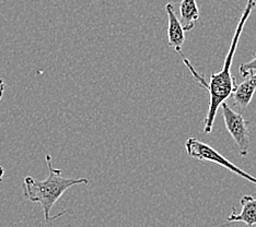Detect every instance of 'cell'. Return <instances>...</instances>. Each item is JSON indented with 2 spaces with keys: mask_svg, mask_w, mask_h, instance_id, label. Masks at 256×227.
<instances>
[{
  "mask_svg": "<svg viewBox=\"0 0 256 227\" xmlns=\"http://www.w3.org/2000/svg\"><path fill=\"white\" fill-rule=\"evenodd\" d=\"M254 72H256V54L254 55V58L252 60L244 62L240 66V73L243 78H246L250 74Z\"/></svg>",
  "mask_w": 256,
  "mask_h": 227,
  "instance_id": "obj_9",
  "label": "cell"
},
{
  "mask_svg": "<svg viewBox=\"0 0 256 227\" xmlns=\"http://www.w3.org/2000/svg\"><path fill=\"white\" fill-rule=\"evenodd\" d=\"M185 151L186 154L192 157V159L198 160L202 162L214 163V164H217L221 167H224L226 170L230 171L231 173H234L238 175V176H240L256 185V178L254 176L241 170L240 167L234 165V163H231L229 160H226L224 155H221L216 150L212 149L210 145L200 141L198 139L190 137L186 140Z\"/></svg>",
  "mask_w": 256,
  "mask_h": 227,
  "instance_id": "obj_3",
  "label": "cell"
},
{
  "mask_svg": "<svg viewBox=\"0 0 256 227\" xmlns=\"http://www.w3.org/2000/svg\"><path fill=\"white\" fill-rule=\"evenodd\" d=\"M256 91V72L251 73L242 83L236 85V90L232 93L234 104L241 108H246Z\"/></svg>",
  "mask_w": 256,
  "mask_h": 227,
  "instance_id": "obj_7",
  "label": "cell"
},
{
  "mask_svg": "<svg viewBox=\"0 0 256 227\" xmlns=\"http://www.w3.org/2000/svg\"><path fill=\"white\" fill-rule=\"evenodd\" d=\"M6 90V83L4 82L2 79H0V101L2 100V96H4V93Z\"/></svg>",
  "mask_w": 256,
  "mask_h": 227,
  "instance_id": "obj_10",
  "label": "cell"
},
{
  "mask_svg": "<svg viewBox=\"0 0 256 227\" xmlns=\"http://www.w3.org/2000/svg\"><path fill=\"white\" fill-rule=\"evenodd\" d=\"M220 107L221 112H222L226 128L232 139L234 140L238 150V154L242 157L248 156L250 148L248 122L244 119L241 114L236 113L226 102L221 104Z\"/></svg>",
  "mask_w": 256,
  "mask_h": 227,
  "instance_id": "obj_4",
  "label": "cell"
},
{
  "mask_svg": "<svg viewBox=\"0 0 256 227\" xmlns=\"http://www.w3.org/2000/svg\"><path fill=\"white\" fill-rule=\"evenodd\" d=\"M4 167L0 166V184L2 183V179H4Z\"/></svg>",
  "mask_w": 256,
  "mask_h": 227,
  "instance_id": "obj_11",
  "label": "cell"
},
{
  "mask_svg": "<svg viewBox=\"0 0 256 227\" xmlns=\"http://www.w3.org/2000/svg\"><path fill=\"white\" fill-rule=\"evenodd\" d=\"M241 212L236 213V209H232V213L228 217V222H242L248 227L256 225V198L252 196H243L240 200Z\"/></svg>",
  "mask_w": 256,
  "mask_h": 227,
  "instance_id": "obj_6",
  "label": "cell"
},
{
  "mask_svg": "<svg viewBox=\"0 0 256 227\" xmlns=\"http://www.w3.org/2000/svg\"><path fill=\"white\" fill-rule=\"evenodd\" d=\"M180 16L184 31H192L195 26V22L200 19V9L197 7L196 0H182L180 3Z\"/></svg>",
  "mask_w": 256,
  "mask_h": 227,
  "instance_id": "obj_8",
  "label": "cell"
},
{
  "mask_svg": "<svg viewBox=\"0 0 256 227\" xmlns=\"http://www.w3.org/2000/svg\"><path fill=\"white\" fill-rule=\"evenodd\" d=\"M255 4V0H248L246 9L243 11L240 21H238L236 25L234 37H232V43L230 45L228 54L226 56L222 69L218 73H212L210 75V79H209V83H207L206 90L209 92V107L205 118V128H204V131H205L206 135H209L212 130L214 122V119H216L220 105L228 100L238 85L236 78L231 74V67L243 27L246 25L250 15H251Z\"/></svg>",
  "mask_w": 256,
  "mask_h": 227,
  "instance_id": "obj_1",
  "label": "cell"
},
{
  "mask_svg": "<svg viewBox=\"0 0 256 227\" xmlns=\"http://www.w3.org/2000/svg\"><path fill=\"white\" fill-rule=\"evenodd\" d=\"M46 164L48 168V176L45 180H38L28 176L23 180L22 192L24 199L38 203L43 210L45 222L62 217L67 211L58 213L50 217V210L54 207L58 199L64 195V192L69 188L78 185H88L89 180L86 178H66L62 176V170L54 168L52 165V156L45 155Z\"/></svg>",
  "mask_w": 256,
  "mask_h": 227,
  "instance_id": "obj_2",
  "label": "cell"
},
{
  "mask_svg": "<svg viewBox=\"0 0 256 227\" xmlns=\"http://www.w3.org/2000/svg\"><path fill=\"white\" fill-rule=\"evenodd\" d=\"M166 11L168 17V46L176 50L178 54H182V47L185 43V31L181 24V21L178 19L174 11V4L168 2L166 5Z\"/></svg>",
  "mask_w": 256,
  "mask_h": 227,
  "instance_id": "obj_5",
  "label": "cell"
}]
</instances>
